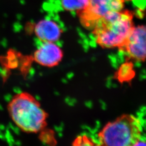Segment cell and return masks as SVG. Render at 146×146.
Wrapping results in <instances>:
<instances>
[{
	"mask_svg": "<svg viewBox=\"0 0 146 146\" xmlns=\"http://www.w3.org/2000/svg\"><path fill=\"white\" fill-rule=\"evenodd\" d=\"M7 108L11 119L23 132L37 133L47 125V113L35 97L27 92L15 95Z\"/></svg>",
	"mask_w": 146,
	"mask_h": 146,
	"instance_id": "1",
	"label": "cell"
},
{
	"mask_svg": "<svg viewBox=\"0 0 146 146\" xmlns=\"http://www.w3.org/2000/svg\"><path fill=\"white\" fill-rule=\"evenodd\" d=\"M133 14L128 11L110 13L96 22L92 33L96 42L104 48L119 49L134 27Z\"/></svg>",
	"mask_w": 146,
	"mask_h": 146,
	"instance_id": "2",
	"label": "cell"
},
{
	"mask_svg": "<svg viewBox=\"0 0 146 146\" xmlns=\"http://www.w3.org/2000/svg\"><path fill=\"white\" fill-rule=\"evenodd\" d=\"M142 127L135 116L123 114L108 122L98 134L100 145L135 146L141 140Z\"/></svg>",
	"mask_w": 146,
	"mask_h": 146,
	"instance_id": "3",
	"label": "cell"
},
{
	"mask_svg": "<svg viewBox=\"0 0 146 146\" xmlns=\"http://www.w3.org/2000/svg\"><path fill=\"white\" fill-rule=\"evenodd\" d=\"M124 0H88L87 5L77 12L82 25L92 30L98 21L110 13L122 11Z\"/></svg>",
	"mask_w": 146,
	"mask_h": 146,
	"instance_id": "4",
	"label": "cell"
},
{
	"mask_svg": "<svg viewBox=\"0 0 146 146\" xmlns=\"http://www.w3.org/2000/svg\"><path fill=\"white\" fill-rule=\"evenodd\" d=\"M146 27H134L123 46L119 48L134 60L144 62L146 59Z\"/></svg>",
	"mask_w": 146,
	"mask_h": 146,
	"instance_id": "5",
	"label": "cell"
},
{
	"mask_svg": "<svg viewBox=\"0 0 146 146\" xmlns=\"http://www.w3.org/2000/svg\"><path fill=\"white\" fill-rule=\"evenodd\" d=\"M63 53L54 42H43L34 53L33 60L37 63L47 67H54L62 61Z\"/></svg>",
	"mask_w": 146,
	"mask_h": 146,
	"instance_id": "6",
	"label": "cell"
},
{
	"mask_svg": "<svg viewBox=\"0 0 146 146\" xmlns=\"http://www.w3.org/2000/svg\"><path fill=\"white\" fill-rule=\"evenodd\" d=\"M36 36L42 42H56L60 38L62 31L55 21L42 20L39 21L34 28Z\"/></svg>",
	"mask_w": 146,
	"mask_h": 146,
	"instance_id": "7",
	"label": "cell"
},
{
	"mask_svg": "<svg viewBox=\"0 0 146 146\" xmlns=\"http://www.w3.org/2000/svg\"><path fill=\"white\" fill-rule=\"evenodd\" d=\"M88 0H61L63 8L68 11H81L87 5Z\"/></svg>",
	"mask_w": 146,
	"mask_h": 146,
	"instance_id": "8",
	"label": "cell"
},
{
	"mask_svg": "<svg viewBox=\"0 0 146 146\" xmlns=\"http://www.w3.org/2000/svg\"><path fill=\"white\" fill-rule=\"evenodd\" d=\"M73 145L76 146H94L95 144L88 136L86 135L81 136L78 137L74 141Z\"/></svg>",
	"mask_w": 146,
	"mask_h": 146,
	"instance_id": "9",
	"label": "cell"
},
{
	"mask_svg": "<svg viewBox=\"0 0 146 146\" xmlns=\"http://www.w3.org/2000/svg\"><path fill=\"white\" fill-rule=\"evenodd\" d=\"M125 1H131V0H124Z\"/></svg>",
	"mask_w": 146,
	"mask_h": 146,
	"instance_id": "10",
	"label": "cell"
}]
</instances>
